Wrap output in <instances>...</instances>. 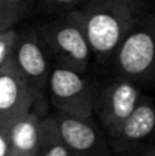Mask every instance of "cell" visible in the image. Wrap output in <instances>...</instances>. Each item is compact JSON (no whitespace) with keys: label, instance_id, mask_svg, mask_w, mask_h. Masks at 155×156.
<instances>
[{"label":"cell","instance_id":"obj_1","mask_svg":"<svg viewBox=\"0 0 155 156\" xmlns=\"http://www.w3.org/2000/svg\"><path fill=\"white\" fill-rule=\"evenodd\" d=\"M76 10L92 55L100 63L114 58L121 43L143 18L137 0H87Z\"/></svg>","mask_w":155,"mask_h":156},{"label":"cell","instance_id":"obj_2","mask_svg":"<svg viewBox=\"0 0 155 156\" xmlns=\"http://www.w3.org/2000/svg\"><path fill=\"white\" fill-rule=\"evenodd\" d=\"M37 32L49 58L58 66L84 74L92 58L89 41L77 10L40 25Z\"/></svg>","mask_w":155,"mask_h":156},{"label":"cell","instance_id":"obj_3","mask_svg":"<svg viewBox=\"0 0 155 156\" xmlns=\"http://www.w3.org/2000/svg\"><path fill=\"white\" fill-rule=\"evenodd\" d=\"M118 77L133 82L155 80V16H143L114 55Z\"/></svg>","mask_w":155,"mask_h":156},{"label":"cell","instance_id":"obj_4","mask_svg":"<svg viewBox=\"0 0 155 156\" xmlns=\"http://www.w3.org/2000/svg\"><path fill=\"white\" fill-rule=\"evenodd\" d=\"M47 89L56 112L82 118L95 115L98 92L84 74L55 65L49 74Z\"/></svg>","mask_w":155,"mask_h":156},{"label":"cell","instance_id":"obj_5","mask_svg":"<svg viewBox=\"0 0 155 156\" xmlns=\"http://www.w3.org/2000/svg\"><path fill=\"white\" fill-rule=\"evenodd\" d=\"M142 99V90L136 82L118 76L98 92L95 114L107 138L133 112Z\"/></svg>","mask_w":155,"mask_h":156},{"label":"cell","instance_id":"obj_6","mask_svg":"<svg viewBox=\"0 0 155 156\" xmlns=\"http://www.w3.org/2000/svg\"><path fill=\"white\" fill-rule=\"evenodd\" d=\"M40 94L13 60L0 69V127L7 129L16 119L34 111Z\"/></svg>","mask_w":155,"mask_h":156},{"label":"cell","instance_id":"obj_7","mask_svg":"<svg viewBox=\"0 0 155 156\" xmlns=\"http://www.w3.org/2000/svg\"><path fill=\"white\" fill-rule=\"evenodd\" d=\"M58 132L73 156H107L106 133L92 118L56 112L52 115Z\"/></svg>","mask_w":155,"mask_h":156},{"label":"cell","instance_id":"obj_8","mask_svg":"<svg viewBox=\"0 0 155 156\" xmlns=\"http://www.w3.org/2000/svg\"><path fill=\"white\" fill-rule=\"evenodd\" d=\"M49 59L51 58L41 41L37 29H26L19 32L13 62L40 93L48 85V78L52 70Z\"/></svg>","mask_w":155,"mask_h":156},{"label":"cell","instance_id":"obj_9","mask_svg":"<svg viewBox=\"0 0 155 156\" xmlns=\"http://www.w3.org/2000/svg\"><path fill=\"white\" fill-rule=\"evenodd\" d=\"M155 132V104L148 97L140 100L135 111L109 137L115 154H131Z\"/></svg>","mask_w":155,"mask_h":156},{"label":"cell","instance_id":"obj_10","mask_svg":"<svg viewBox=\"0 0 155 156\" xmlns=\"http://www.w3.org/2000/svg\"><path fill=\"white\" fill-rule=\"evenodd\" d=\"M41 123L43 118L38 115L37 111H30L7 127L10 141L8 156H37L41 137Z\"/></svg>","mask_w":155,"mask_h":156},{"label":"cell","instance_id":"obj_11","mask_svg":"<svg viewBox=\"0 0 155 156\" xmlns=\"http://www.w3.org/2000/svg\"><path fill=\"white\" fill-rule=\"evenodd\" d=\"M37 156H73L58 132L54 116L43 118Z\"/></svg>","mask_w":155,"mask_h":156},{"label":"cell","instance_id":"obj_12","mask_svg":"<svg viewBox=\"0 0 155 156\" xmlns=\"http://www.w3.org/2000/svg\"><path fill=\"white\" fill-rule=\"evenodd\" d=\"M18 34L19 32L14 27L0 33V69H3L7 63L13 60Z\"/></svg>","mask_w":155,"mask_h":156},{"label":"cell","instance_id":"obj_13","mask_svg":"<svg viewBox=\"0 0 155 156\" xmlns=\"http://www.w3.org/2000/svg\"><path fill=\"white\" fill-rule=\"evenodd\" d=\"M22 15L23 11L16 10L0 0V33L13 29L14 25L22 18Z\"/></svg>","mask_w":155,"mask_h":156},{"label":"cell","instance_id":"obj_14","mask_svg":"<svg viewBox=\"0 0 155 156\" xmlns=\"http://www.w3.org/2000/svg\"><path fill=\"white\" fill-rule=\"evenodd\" d=\"M40 3L51 8H73L80 4H84L87 0H38Z\"/></svg>","mask_w":155,"mask_h":156},{"label":"cell","instance_id":"obj_15","mask_svg":"<svg viewBox=\"0 0 155 156\" xmlns=\"http://www.w3.org/2000/svg\"><path fill=\"white\" fill-rule=\"evenodd\" d=\"M10 155V141H8L7 129L0 127V156Z\"/></svg>","mask_w":155,"mask_h":156},{"label":"cell","instance_id":"obj_16","mask_svg":"<svg viewBox=\"0 0 155 156\" xmlns=\"http://www.w3.org/2000/svg\"><path fill=\"white\" fill-rule=\"evenodd\" d=\"M2 2H4L5 4L11 5V7L16 8V10L23 11V0H2Z\"/></svg>","mask_w":155,"mask_h":156},{"label":"cell","instance_id":"obj_17","mask_svg":"<svg viewBox=\"0 0 155 156\" xmlns=\"http://www.w3.org/2000/svg\"><path fill=\"white\" fill-rule=\"evenodd\" d=\"M143 156H155V145L151 147V148H148V149H146Z\"/></svg>","mask_w":155,"mask_h":156}]
</instances>
